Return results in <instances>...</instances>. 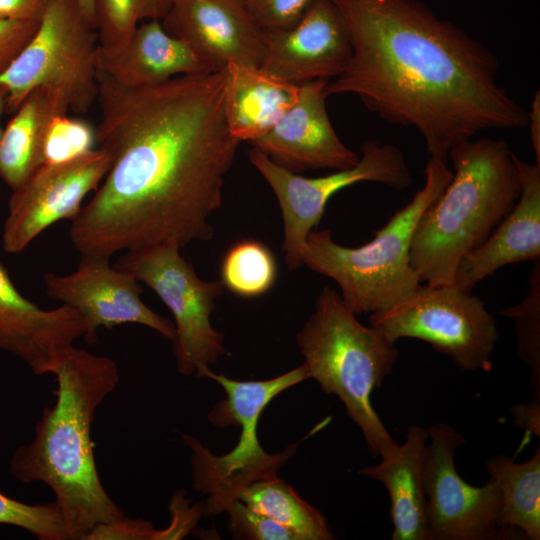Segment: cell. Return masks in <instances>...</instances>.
I'll use <instances>...</instances> for the list:
<instances>
[{
	"mask_svg": "<svg viewBox=\"0 0 540 540\" xmlns=\"http://www.w3.org/2000/svg\"><path fill=\"white\" fill-rule=\"evenodd\" d=\"M216 381L226 398L209 412L208 420L216 427L237 426V444L228 453L213 455L197 438L182 434V442L191 449L193 488L207 494L203 514L217 515L239 493L254 482L277 476V471L294 455L296 444L275 454L260 445L257 427L266 406L280 393L309 378L303 363L295 369L267 380L240 381L214 373L209 367L196 375Z\"/></svg>",
	"mask_w": 540,
	"mask_h": 540,
	"instance_id": "52a82bcc",
	"label": "cell"
},
{
	"mask_svg": "<svg viewBox=\"0 0 540 540\" xmlns=\"http://www.w3.org/2000/svg\"><path fill=\"white\" fill-rule=\"evenodd\" d=\"M160 21L214 71L230 63L253 68L263 64V31L241 0H174Z\"/></svg>",
	"mask_w": 540,
	"mask_h": 540,
	"instance_id": "2e32d148",
	"label": "cell"
},
{
	"mask_svg": "<svg viewBox=\"0 0 540 540\" xmlns=\"http://www.w3.org/2000/svg\"><path fill=\"white\" fill-rule=\"evenodd\" d=\"M326 83L313 80L299 85L296 102L267 133L250 142L252 147L294 173L355 166L360 156L344 145L330 121Z\"/></svg>",
	"mask_w": 540,
	"mask_h": 540,
	"instance_id": "e0dca14e",
	"label": "cell"
},
{
	"mask_svg": "<svg viewBox=\"0 0 540 540\" xmlns=\"http://www.w3.org/2000/svg\"><path fill=\"white\" fill-rule=\"evenodd\" d=\"M225 69L127 87L98 73L96 147L109 170L71 221L81 255L211 240L240 144L225 115Z\"/></svg>",
	"mask_w": 540,
	"mask_h": 540,
	"instance_id": "6da1fadb",
	"label": "cell"
},
{
	"mask_svg": "<svg viewBox=\"0 0 540 540\" xmlns=\"http://www.w3.org/2000/svg\"><path fill=\"white\" fill-rule=\"evenodd\" d=\"M489 478L500 494L499 525L517 529L531 540L540 539V449L523 463L497 455L486 463Z\"/></svg>",
	"mask_w": 540,
	"mask_h": 540,
	"instance_id": "cb8c5ba5",
	"label": "cell"
},
{
	"mask_svg": "<svg viewBox=\"0 0 540 540\" xmlns=\"http://www.w3.org/2000/svg\"><path fill=\"white\" fill-rule=\"evenodd\" d=\"M114 266L151 288L172 313L173 354L180 374L197 375L226 353L224 336L210 320L224 286L221 280L200 279L180 248L156 245L128 250Z\"/></svg>",
	"mask_w": 540,
	"mask_h": 540,
	"instance_id": "30bf717a",
	"label": "cell"
},
{
	"mask_svg": "<svg viewBox=\"0 0 540 540\" xmlns=\"http://www.w3.org/2000/svg\"><path fill=\"white\" fill-rule=\"evenodd\" d=\"M423 468L430 540H495L500 494L493 479L481 487L468 484L455 466V452L465 438L445 423L431 425Z\"/></svg>",
	"mask_w": 540,
	"mask_h": 540,
	"instance_id": "7c38bea8",
	"label": "cell"
},
{
	"mask_svg": "<svg viewBox=\"0 0 540 540\" xmlns=\"http://www.w3.org/2000/svg\"><path fill=\"white\" fill-rule=\"evenodd\" d=\"M98 45L77 0H48L35 34L0 76L6 111L13 113L33 89L50 85L64 93L70 111L86 113L98 95Z\"/></svg>",
	"mask_w": 540,
	"mask_h": 540,
	"instance_id": "ba28073f",
	"label": "cell"
},
{
	"mask_svg": "<svg viewBox=\"0 0 540 540\" xmlns=\"http://www.w3.org/2000/svg\"><path fill=\"white\" fill-rule=\"evenodd\" d=\"M111 159L101 148L73 159L42 164L12 191L2 229V248L10 254L24 251L48 227L72 221L84 198L106 176Z\"/></svg>",
	"mask_w": 540,
	"mask_h": 540,
	"instance_id": "4fadbf2b",
	"label": "cell"
},
{
	"mask_svg": "<svg viewBox=\"0 0 540 540\" xmlns=\"http://www.w3.org/2000/svg\"><path fill=\"white\" fill-rule=\"evenodd\" d=\"M46 294L75 309L82 317L85 340L94 344L99 328L127 323L146 326L167 340H175L172 321L150 309L140 298L142 288L129 272L110 264V258L81 255L76 269L66 275H44Z\"/></svg>",
	"mask_w": 540,
	"mask_h": 540,
	"instance_id": "5bb4252c",
	"label": "cell"
},
{
	"mask_svg": "<svg viewBox=\"0 0 540 540\" xmlns=\"http://www.w3.org/2000/svg\"><path fill=\"white\" fill-rule=\"evenodd\" d=\"M48 0H0V18L40 19Z\"/></svg>",
	"mask_w": 540,
	"mask_h": 540,
	"instance_id": "e575fe53",
	"label": "cell"
},
{
	"mask_svg": "<svg viewBox=\"0 0 540 540\" xmlns=\"http://www.w3.org/2000/svg\"><path fill=\"white\" fill-rule=\"evenodd\" d=\"M77 2L85 17L95 27V0H77Z\"/></svg>",
	"mask_w": 540,
	"mask_h": 540,
	"instance_id": "74e56055",
	"label": "cell"
},
{
	"mask_svg": "<svg viewBox=\"0 0 540 540\" xmlns=\"http://www.w3.org/2000/svg\"><path fill=\"white\" fill-rule=\"evenodd\" d=\"M6 99H7V91L5 87L0 83V121L1 116L3 112L6 110ZM2 128L0 125V136H1Z\"/></svg>",
	"mask_w": 540,
	"mask_h": 540,
	"instance_id": "f35d334b",
	"label": "cell"
},
{
	"mask_svg": "<svg viewBox=\"0 0 540 540\" xmlns=\"http://www.w3.org/2000/svg\"><path fill=\"white\" fill-rule=\"evenodd\" d=\"M499 314L515 322L518 354L531 370L534 398L540 399V260L535 262L523 301Z\"/></svg>",
	"mask_w": 540,
	"mask_h": 540,
	"instance_id": "83f0119b",
	"label": "cell"
},
{
	"mask_svg": "<svg viewBox=\"0 0 540 540\" xmlns=\"http://www.w3.org/2000/svg\"><path fill=\"white\" fill-rule=\"evenodd\" d=\"M225 73L226 120L240 141L250 143L267 133L297 100L299 85L261 68L230 63Z\"/></svg>",
	"mask_w": 540,
	"mask_h": 540,
	"instance_id": "603a6c76",
	"label": "cell"
},
{
	"mask_svg": "<svg viewBox=\"0 0 540 540\" xmlns=\"http://www.w3.org/2000/svg\"><path fill=\"white\" fill-rule=\"evenodd\" d=\"M521 192L511 211L488 238L458 264L453 284L472 291L481 280L499 268L540 260V165L514 154Z\"/></svg>",
	"mask_w": 540,
	"mask_h": 540,
	"instance_id": "d6986e66",
	"label": "cell"
},
{
	"mask_svg": "<svg viewBox=\"0 0 540 540\" xmlns=\"http://www.w3.org/2000/svg\"><path fill=\"white\" fill-rule=\"evenodd\" d=\"M309 378L342 401L374 456L396 443L371 404V394L392 372L399 352L380 329L360 323L340 294L324 287L296 335Z\"/></svg>",
	"mask_w": 540,
	"mask_h": 540,
	"instance_id": "5b68a950",
	"label": "cell"
},
{
	"mask_svg": "<svg viewBox=\"0 0 540 540\" xmlns=\"http://www.w3.org/2000/svg\"><path fill=\"white\" fill-rule=\"evenodd\" d=\"M352 54L325 85L353 94L383 120L412 127L430 157L487 129L527 126L528 111L497 80L499 61L484 44L419 0H331Z\"/></svg>",
	"mask_w": 540,
	"mask_h": 540,
	"instance_id": "7a4b0ae2",
	"label": "cell"
},
{
	"mask_svg": "<svg viewBox=\"0 0 540 540\" xmlns=\"http://www.w3.org/2000/svg\"><path fill=\"white\" fill-rule=\"evenodd\" d=\"M225 512L228 514V529L234 539L298 540L292 531L239 499L233 500Z\"/></svg>",
	"mask_w": 540,
	"mask_h": 540,
	"instance_id": "4dcf8cb0",
	"label": "cell"
},
{
	"mask_svg": "<svg viewBox=\"0 0 540 540\" xmlns=\"http://www.w3.org/2000/svg\"><path fill=\"white\" fill-rule=\"evenodd\" d=\"M427 442V428L411 425L403 444H392L380 453L379 464L359 470L389 493L393 540H430L423 480Z\"/></svg>",
	"mask_w": 540,
	"mask_h": 540,
	"instance_id": "44dd1931",
	"label": "cell"
},
{
	"mask_svg": "<svg viewBox=\"0 0 540 540\" xmlns=\"http://www.w3.org/2000/svg\"><path fill=\"white\" fill-rule=\"evenodd\" d=\"M174 0H95V28L99 46L124 43L136 27L148 20H162Z\"/></svg>",
	"mask_w": 540,
	"mask_h": 540,
	"instance_id": "4316f807",
	"label": "cell"
},
{
	"mask_svg": "<svg viewBox=\"0 0 540 540\" xmlns=\"http://www.w3.org/2000/svg\"><path fill=\"white\" fill-rule=\"evenodd\" d=\"M241 1L262 31H274L296 23L313 0Z\"/></svg>",
	"mask_w": 540,
	"mask_h": 540,
	"instance_id": "1f68e13d",
	"label": "cell"
},
{
	"mask_svg": "<svg viewBox=\"0 0 540 540\" xmlns=\"http://www.w3.org/2000/svg\"><path fill=\"white\" fill-rule=\"evenodd\" d=\"M160 540L161 532L151 522L125 516L96 526L85 540Z\"/></svg>",
	"mask_w": 540,
	"mask_h": 540,
	"instance_id": "836d02e7",
	"label": "cell"
},
{
	"mask_svg": "<svg viewBox=\"0 0 540 540\" xmlns=\"http://www.w3.org/2000/svg\"><path fill=\"white\" fill-rule=\"evenodd\" d=\"M248 157L270 185L280 205L284 258L289 270L302 265L306 237L319 224L335 193L359 182L382 183L395 190H403L412 182L402 151L391 143L368 141L362 145L355 166L316 178L291 172L254 147L248 151Z\"/></svg>",
	"mask_w": 540,
	"mask_h": 540,
	"instance_id": "8fae6325",
	"label": "cell"
},
{
	"mask_svg": "<svg viewBox=\"0 0 540 540\" xmlns=\"http://www.w3.org/2000/svg\"><path fill=\"white\" fill-rule=\"evenodd\" d=\"M81 315L61 304L45 310L25 298L0 263V349L24 361L35 375L51 374L65 349L84 338Z\"/></svg>",
	"mask_w": 540,
	"mask_h": 540,
	"instance_id": "ac0fdd59",
	"label": "cell"
},
{
	"mask_svg": "<svg viewBox=\"0 0 540 540\" xmlns=\"http://www.w3.org/2000/svg\"><path fill=\"white\" fill-rule=\"evenodd\" d=\"M95 145V129L86 121L69 117L68 114L56 116L46 134L44 163L73 159L94 149Z\"/></svg>",
	"mask_w": 540,
	"mask_h": 540,
	"instance_id": "f546056e",
	"label": "cell"
},
{
	"mask_svg": "<svg viewBox=\"0 0 540 540\" xmlns=\"http://www.w3.org/2000/svg\"><path fill=\"white\" fill-rule=\"evenodd\" d=\"M40 19L0 18V76L10 67L35 34Z\"/></svg>",
	"mask_w": 540,
	"mask_h": 540,
	"instance_id": "d6a6232c",
	"label": "cell"
},
{
	"mask_svg": "<svg viewBox=\"0 0 540 540\" xmlns=\"http://www.w3.org/2000/svg\"><path fill=\"white\" fill-rule=\"evenodd\" d=\"M369 320L393 342L422 340L462 370L492 368L499 339L496 321L481 298L454 284L420 285L399 303L370 314Z\"/></svg>",
	"mask_w": 540,
	"mask_h": 540,
	"instance_id": "9c48e42d",
	"label": "cell"
},
{
	"mask_svg": "<svg viewBox=\"0 0 540 540\" xmlns=\"http://www.w3.org/2000/svg\"><path fill=\"white\" fill-rule=\"evenodd\" d=\"M98 73L127 87L157 85L184 75L215 72L184 42L165 31L160 20L140 23L122 44L98 45Z\"/></svg>",
	"mask_w": 540,
	"mask_h": 540,
	"instance_id": "ffe728a7",
	"label": "cell"
},
{
	"mask_svg": "<svg viewBox=\"0 0 540 540\" xmlns=\"http://www.w3.org/2000/svg\"><path fill=\"white\" fill-rule=\"evenodd\" d=\"M70 106L57 87L33 89L12 113L0 136V178L11 191L20 187L43 163L48 127Z\"/></svg>",
	"mask_w": 540,
	"mask_h": 540,
	"instance_id": "7402d4cb",
	"label": "cell"
},
{
	"mask_svg": "<svg viewBox=\"0 0 540 540\" xmlns=\"http://www.w3.org/2000/svg\"><path fill=\"white\" fill-rule=\"evenodd\" d=\"M263 36L261 69L295 85L338 77L352 54L346 23L331 0H313L292 26Z\"/></svg>",
	"mask_w": 540,
	"mask_h": 540,
	"instance_id": "9a60e30c",
	"label": "cell"
},
{
	"mask_svg": "<svg viewBox=\"0 0 540 540\" xmlns=\"http://www.w3.org/2000/svg\"><path fill=\"white\" fill-rule=\"evenodd\" d=\"M0 524L21 528L39 540H69L63 515L55 501L27 504L0 491Z\"/></svg>",
	"mask_w": 540,
	"mask_h": 540,
	"instance_id": "f1b7e54d",
	"label": "cell"
},
{
	"mask_svg": "<svg viewBox=\"0 0 540 540\" xmlns=\"http://www.w3.org/2000/svg\"><path fill=\"white\" fill-rule=\"evenodd\" d=\"M453 176L414 231L410 264L428 286L453 284L460 261L511 211L521 183L504 140L469 139L449 152Z\"/></svg>",
	"mask_w": 540,
	"mask_h": 540,
	"instance_id": "277c9868",
	"label": "cell"
},
{
	"mask_svg": "<svg viewBox=\"0 0 540 540\" xmlns=\"http://www.w3.org/2000/svg\"><path fill=\"white\" fill-rule=\"evenodd\" d=\"M531 144L536 157V164L540 165V93H535L528 112V122Z\"/></svg>",
	"mask_w": 540,
	"mask_h": 540,
	"instance_id": "8d00e7d4",
	"label": "cell"
},
{
	"mask_svg": "<svg viewBox=\"0 0 540 540\" xmlns=\"http://www.w3.org/2000/svg\"><path fill=\"white\" fill-rule=\"evenodd\" d=\"M424 172L423 186L368 243L346 247L335 242L329 230H312L306 237L302 264L334 280L356 315L386 310L421 285L410 264L412 237L423 213L453 176L447 163L435 157H430Z\"/></svg>",
	"mask_w": 540,
	"mask_h": 540,
	"instance_id": "8992f818",
	"label": "cell"
},
{
	"mask_svg": "<svg viewBox=\"0 0 540 540\" xmlns=\"http://www.w3.org/2000/svg\"><path fill=\"white\" fill-rule=\"evenodd\" d=\"M516 426L523 428L527 435H540V399L526 404H516L510 408Z\"/></svg>",
	"mask_w": 540,
	"mask_h": 540,
	"instance_id": "d590c367",
	"label": "cell"
},
{
	"mask_svg": "<svg viewBox=\"0 0 540 540\" xmlns=\"http://www.w3.org/2000/svg\"><path fill=\"white\" fill-rule=\"evenodd\" d=\"M238 499L292 531L298 540H331L325 516L278 476L245 487Z\"/></svg>",
	"mask_w": 540,
	"mask_h": 540,
	"instance_id": "d4e9b609",
	"label": "cell"
},
{
	"mask_svg": "<svg viewBox=\"0 0 540 540\" xmlns=\"http://www.w3.org/2000/svg\"><path fill=\"white\" fill-rule=\"evenodd\" d=\"M220 273V280L229 291L240 297L253 298L264 295L273 287L277 264L265 244L243 239L228 249Z\"/></svg>",
	"mask_w": 540,
	"mask_h": 540,
	"instance_id": "484cf974",
	"label": "cell"
},
{
	"mask_svg": "<svg viewBox=\"0 0 540 540\" xmlns=\"http://www.w3.org/2000/svg\"><path fill=\"white\" fill-rule=\"evenodd\" d=\"M51 374L56 400L43 409L33 439L12 453L9 471L22 483L48 486L69 540H85L96 526L125 516L101 482L91 437L95 412L117 387L119 368L108 356L72 345Z\"/></svg>",
	"mask_w": 540,
	"mask_h": 540,
	"instance_id": "3957f363",
	"label": "cell"
}]
</instances>
